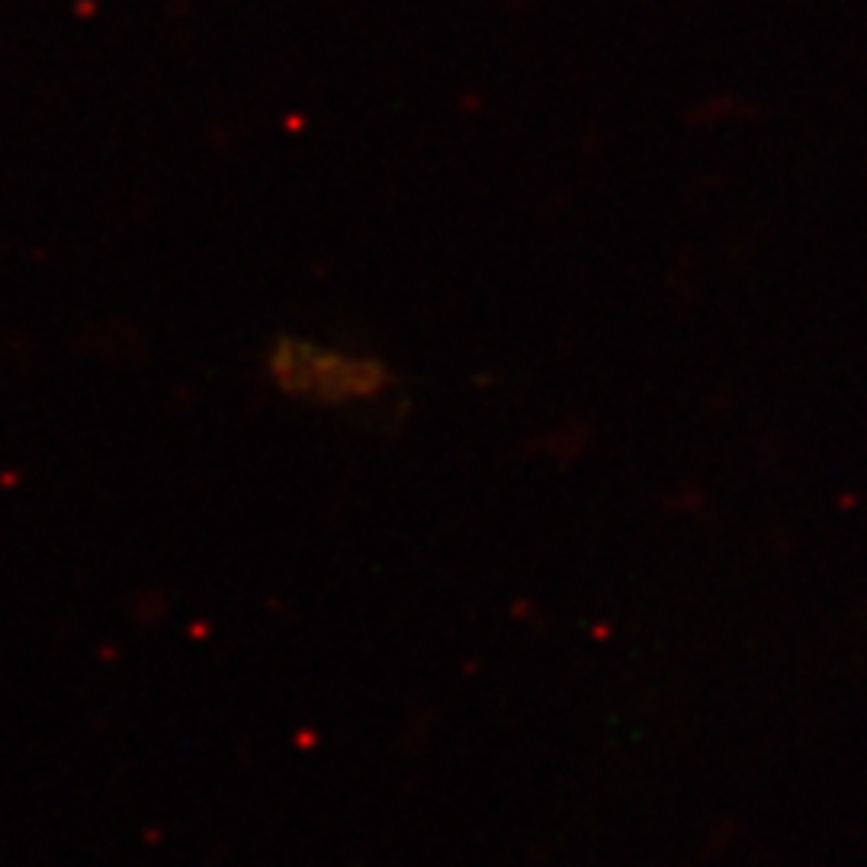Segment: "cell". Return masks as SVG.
Listing matches in <instances>:
<instances>
[{
	"label": "cell",
	"instance_id": "obj_1",
	"mask_svg": "<svg viewBox=\"0 0 867 867\" xmlns=\"http://www.w3.org/2000/svg\"><path fill=\"white\" fill-rule=\"evenodd\" d=\"M270 373L283 392L318 402L370 399L386 383V367L367 357H347L299 338H283L270 354Z\"/></svg>",
	"mask_w": 867,
	"mask_h": 867
}]
</instances>
